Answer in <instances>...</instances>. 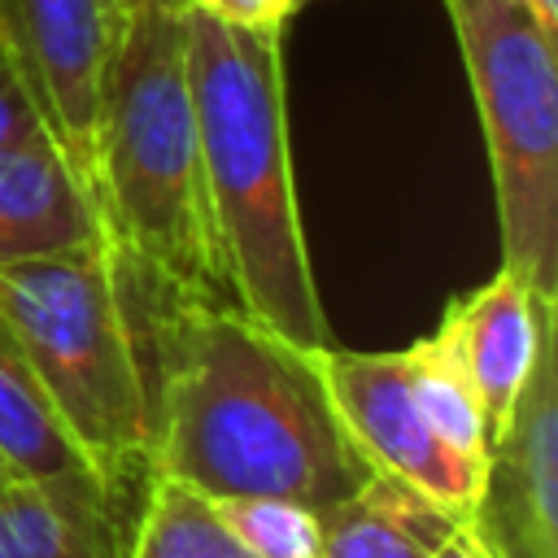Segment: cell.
Listing matches in <instances>:
<instances>
[{
	"mask_svg": "<svg viewBox=\"0 0 558 558\" xmlns=\"http://www.w3.org/2000/svg\"><path fill=\"white\" fill-rule=\"evenodd\" d=\"M144 401V471L179 480L214 501L279 497L331 510L366 475L314 349H301L235 301L170 296L122 283Z\"/></svg>",
	"mask_w": 558,
	"mask_h": 558,
	"instance_id": "6da1fadb",
	"label": "cell"
},
{
	"mask_svg": "<svg viewBox=\"0 0 558 558\" xmlns=\"http://www.w3.org/2000/svg\"><path fill=\"white\" fill-rule=\"evenodd\" d=\"M183 0L122 17L96 118V214L126 283L235 301L196 135Z\"/></svg>",
	"mask_w": 558,
	"mask_h": 558,
	"instance_id": "7a4b0ae2",
	"label": "cell"
},
{
	"mask_svg": "<svg viewBox=\"0 0 558 558\" xmlns=\"http://www.w3.org/2000/svg\"><path fill=\"white\" fill-rule=\"evenodd\" d=\"M183 22L205 187L235 305L283 340L323 349L331 327L292 187L283 31H235L196 9Z\"/></svg>",
	"mask_w": 558,
	"mask_h": 558,
	"instance_id": "3957f363",
	"label": "cell"
},
{
	"mask_svg": "<svg viewBox=\"0 0 558 558\" xmlns=\"http://www.w3.org/2000/svg\"><path fill=\"white\" fill-rule=\"evenodd\" d=\"M0 314L83 462L109 480L144 471V371L105 235L0 262Z\"/></svg>",
	"mask_w": 558,
	"mask_h": 558,
	"instance_id": "277c9868",
	"label": "cell"
},
{
	"mask_svg": "<svg viewBox=\"0 0 558 558\" xmlns=\"http://www.w3.org/2000/svg\"><path fill=\"white\" fill-rule=\"evenodd\" d=\"M497 192L501 266L558 301V70L527 0H445Z\"/></svg>",
	"mask_w": 558,
	"mask_h": 558,
	"instance_id": "5b68a950",
	"label": "cell"
},
{
	"mask_svg": "<svg viewBox=\"0 0 558 558\" xmlns=\"http://www.w3.org/2000/svg\"><path fill=\"white\" fill-rule=\"evenodd\" d=\"M122 17L118 0H0V57L92 201L96 118Z\"/></svg>",
	"mask_w": 558,
	"mask_h": 558,
	"instance_id": "8992f818",
	"label": "cell"
},
{
	"mask_svg": "<svg viewBox=\"0 0 558 558\" xmlns=\"http://www.w3.org/2000/svg\"><path fill=\"white\" fill-rule=\"evenodd\" d=\"M318 375L327 384V397L336 405V418L344 423L353 449L366 458L371 471H388L458 519H466L484 466L458 458L418 414L410 379H405V353H357V349H314Z\"/></svg>",
	"mask_w": 558,
	"mask_h": 558,
	"instance_id": "52a82bcc",
	"label": "cell"
},
{
	"mask_svg": "<svg viewBox=\"0 0 558 558\" xmlns=\"http://www.w3.org/2000/svg\"><path fill=\"white\" fill-rule=\"evenodd\" d=\"M466 532L493 558H558V371L541 349L501 436L488 445Z\"/></svg>",
	"mask_w": 558,
	"mask_h": 558,
	"instance_id": "ba28073f",
	"label": "cell"
},
{
	"mask_svg": "<svg viewBox=\"0 0 558 558\" xmlns=\"http://www.w3.org/2000/svg\"><path fill=\"white\" fill-rule=\"evenodd\" d=\"M126 480L92 466L0 484V558H126ZM140 510V506H135Z\"/></svg>",
	"mask_w": 558,
	"mask_h": 558,
	"instance_id": "9c48e42d",
	"label": "cell"
},
{
	"mask_svg": "<svg viewBox=\"0 0 558 558\" xmlns=\"http://www.w3.org/2000/svg\"><path fill=\"white\" fill-rule=\"evenodd\" d=\"M440 323L453 336V349L480 392L488 445L501 436L541 349L554 340V301L536 296L506 266L475 292L445 305Z\"/></svg>",
	"mask_w": 558,
	"mask_h": 558,
	"instance_id": "30bf717a",
	"label": "cell"
},
{
	"mask_svg": "<svg viewBox=\"0 0 558 558\" xmlns=\"http://www.w3.org/2000/svg\"><path fill=\"white\" fill-rule=\"evenodd\" d=\"M105 235L96 201L39 131L0 148V262L44 257Z\"/></svg>",
	"mask_w": 558,
	"mask_h": 558,
	"instance_id": "8fae6325",
	"label": "cell"
},
{
	"mask_svg": "<svg viewBox=\"0 0 558 558\" xmlns=\"http://www.w3.org/2000/svg\"><path fill=\"white\" fill-rule=\"evenodd\" d=\"M458 527L462 519L414 484L371 471L323 510V558H432Z\"/></svg>",
	"mask_w": 558,
	"mask_h": 558,
	"instance_id": "7c38bea8",
	"label": "cell"
},
{
	"mask_svg": "<svg viewBox=\"0 0 558 558\" xmlns=\"http://www.w3.org/2000/svg\"><path fill=\"white\" fill-rule=\"evenodd\" d=\"M0 458L9 475H57L87 466L57 423L17 336L0 314Z\"/></svg>",
	"mask_w": 558,
	"mask_h": 558,
	"instance_id": "4fadbf2b",
	"label": "cell"
},
{
	"mask_svg": "<svg viewBox=\"0 0 558 558\" xmlns=\"http://www.w3.org/2000/svg\"><path fill=\"white\" fill-rule=\"evenodd\" d=\"M126 558H257L222 519L218 501L144 471V497L131 527Z\"/></svg>",
	"mask_w": 558,
	"mask_h": 558,
	"instance_id": "5bb4252c",
	"label": "cell"
},
{
	"mask_svg": "<svg viewBox=\"0 0 558 558\" xmlns=\"http://www.w3.org/2000/svg\"><path fill=\"white\" fill-rule=\"evenodd\" d=\"M405 353V379L414 392L418 414L427 418V427L466 462L484 466L488 458V423H484V405L480 392L453 349V336L445 323H436L432 336L414 340Z\"/></svg>",
	"mask_w": 558,
	"mask_h": 558,
	"instance_id": "9a60e30c",
	"label": "cell"
},
{
	"mask_svg": "<svg viewBox=\"0 0 558 558\" xmlns=\"http://www.w3.org/2000/svg\"><path fill=\"white\" fill-rule=\"evenodd\" d=\"M218 510L257 558H323V514L301 501L227 497Z\"/></svg>",
	"mask_w": 558,
	"mask_h": 558,
	"instance_id": "2e32d148",
	"label": "cell"
},
{
	"mask_svg": "<svg viewBox=\"0 0 558 558\" xmlns=\"http://www.w3.org/2000/svg\"><path fill=\"white\" fill-rule=\"evenodd\" d=\"M187 9L235 31H283L296 0H183Z\"/></svg>",
	"mask_w": 558,
	"mask_h": 558,
	"instance_id": "e0dca14e",
	"label": "cell"
},
{
	"mask_svg": "<svg viewBox=\"0 0 558 558\" xmlns=\"http://www.w3.org/2000/svg\"><path fill=\"white\" fill-rule=\"evenodd\" d=\"M31 135H39V122H35V113H31V105H26L22 87H17V78L9 74V65H4V57H0V148L22 144V140H31Z\"/></svg>",
	"mask_w": 558,
	"mask_h": 558,
	"instance_id": "ac0fdd59",
	"label": "cell"
},
{
	"mask_svg": "<svg viewBox=\"0 0 558 558\" xmlns=\"http://www.w3.org/2000/svg\"><path fill=\"white\" fill-rule=\"evenodd\" d=\"M432 558H493V554H488V549L466 532V523H462V527H458V532H453V536H449Z\"/></svg>",
	"mask_w": 558,
	"mask_h": 558,
	"instance_id": "d6986e66",
	"label": "cell"
},
{
	"mask_svg": "<svg viewBox=\"0 0 558 558\" xmlns=\"http://www.w3.org/2000/svg\"><path fill=\"white\" fill-rule=\"evenodd\" d=\"M527 9H532V17H536V26H541L549 39H558V0H527Z\"/></svg>",
	"mask_w": 558,
	"mask_h": 558,
	"instance_id": "ffe728a7",
	"label": "cell"
},
{
	"mask_svg": "<svg viewBox=\"0 0 558 558\" xmlns=\"http://www.w3.org/2000/svg\"><path fill=\"white\" fill-rule=\"evenodd\" d=\"M118 4H122V13H131V9H140L144 0H118Z\"/></svg>",
	"mask_w": 558,
	"mask_h": 558,
	"instance_id": "44dd1931",
	"label": "cell"
},
{
	"mask_svg": "<svg viewBox=\"0 0 558 558\" xmlns=\"http://www.w3.org/2000/svg\"><path fill=\"white\" fill-rule=\"evenodd\" d=\"M296 4H305V0H296Z\"/></svg>",
	"mask_w": 558,
	"mask_h": 558,
	"instance_id": "7402d4cb",
	"label": "cell"
}]
</instances>
